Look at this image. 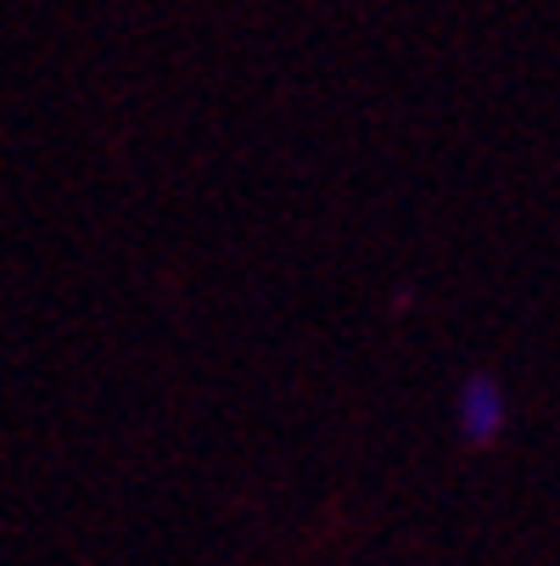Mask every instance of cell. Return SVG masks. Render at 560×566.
Masks as SVG:
<instances>
[{
    "instance_id": "cell-1",
    "label": "cell",
    "mask_w": 560,
    "mask_h": 566,
    "mask_svg": "<svg viewBox=\"0 0 560 566\" xmlns=\"http://www.w3.org/2000/svg\"><path fill=\"white\" fill-rule=\"evenodd\" d=\"M465 421H471V438H494V432H499L505 416H499V392H494L488 381L471 387V416H465Z\"/></svg>"
}]
</instances>
